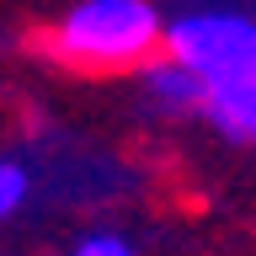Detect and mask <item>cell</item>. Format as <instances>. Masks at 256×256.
<instances>
[{"instance_id": "5", "label": "cell", "mask_w": 256, "mask_h": 256, "mask_svg": "<svg viewBox=\"0 0 256 256\" xmlns=\"http://www.w3.org/2000/svg\"><path fill=\"white\" fill-rule=\"evenodd\" d=\"M80 251H86V256H123L128 246H123V240H118V235H91V240H86V246H80Z\"/></svg>"}, {"instance_id": "1", "label": "cell", "mask_w": 256, "mask_h": 256, "mask_svg": "<svg viewBox=\"0 0 256 256\" xmlns=\"http://www.w3.org/2000/svg\"><path fill=\"white\" fill-rule=\"evenodd\" d=\"M64 54L91 64H118L134 59L155 43V11L144 0H86L70 22H64Z\"/></svg>"}, {"instance_id": "4", "label": "cell", "mask_w": 256, "mask_h": 256, "mask_svg": "<svg viewBox=\"0 0 256 256\" xmlns=\"http://www.w3.org/2000/svg\"><path fill=\"white\" fill-rule=\"evenodd\" d=\"M22 192H27V176L16 171V166H0V219L22 203Z\"/></svg>"}, {"instance_id": "3", "label": "cell", "mask_w": 256, "mask_h": 256, "mask_svg": "<svg viewBox=\"0 0 256 256\" xmlns=\"http://www.w3.org/2000/svg\"><path fill=\"white\" fill-rule=\"evenodd\" d=\"M150 86H155V96H166V102H192V96H203V80L192 75L187 64H176V70H155Z\"/></svg>"}, {"instance_id": "2", "label": "cell", "mask_w": 256, "mask_h": 256, "mask_svg": "<svg viewBox=\"0 0 256 256\" xmlns=\"http://www.w3.org/2000/svg\"><path fill=\"white\" fill-rule=\"evenodd\" d=\"M171 54L203 86L251 80L256 75V27L235 22V16H192V22L171 27Z\"/></svg>"}]
</instances>
